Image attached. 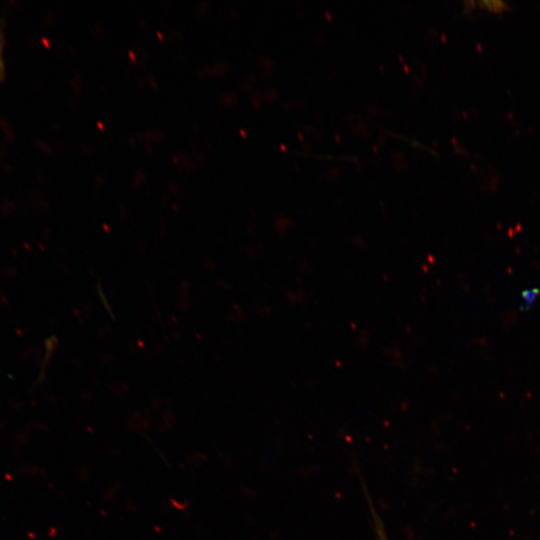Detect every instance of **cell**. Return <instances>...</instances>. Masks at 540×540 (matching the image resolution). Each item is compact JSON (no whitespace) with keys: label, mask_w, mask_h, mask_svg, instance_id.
Returning <instances> with one entry per match:
<instances>
[{"label":"cell","mask_w":540,"mask_h":540,"mask_svg":"<svg viewBox=\"0 0 540 540\" xmlns=\"http://www.w3.org/2000/svg\"><path fill=\"white\" fill-rule=\"evenodd\" d=\"M373 520H374V524H375L374 527H375V530H376L378 540H388L386 532H385L384 527L382 525V522L379 520V517L377 516L375 511H373Z\"/></svg>","instance_id":"1"},{"label":"cell","mask_w":540,"mask_h":540,"mask_svg":"<svg viewBox=\"0 0 540 540\" xmlns=\"http://www.w3.org/2000/svg\"><path fill=\"white\" fill-rule=\"evenodd\" d=\"M481 4L487 6L491 10H501L507 6L503 1H481Z\"/></svg>","instance_id":"2"}]
</instances>
